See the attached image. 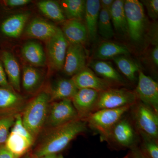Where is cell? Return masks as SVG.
<instances>
[{"instance_id": "e575fe53", "label": "cell", "mask_w": 158, "mask_h": 158, "mask_svg": "<svg viewBox=\"0 0 158 158\" xmlns=\"http://www.w3.org/2000/svg\"><path fill=\"white\" fill-rule=\"evenodd\" d=\"M0 86L3 88L12 89L11 86L9 85L7 81L6 72L1 61H0Z\"/></svg>"}, {"instance_id": "ac0fdd59", "label": "cell", "mask_w": 158, "mask_h": 158, "mask_svg": "<svg viewBox=\"0 0 158 158\" xmlns=\"http://www.w3.org/2000/svg\"><path fill=\"white\" fill-rule=\"evenodd\" d=\"M89 66L103 79L116 85H125L123 77L109 62L103 60H93L89 62Z\"/></svg>"}, {"instance_id": "4316f807", "label": "cell", "mask_w": 158, "mask_h": 158, "mask_svg": "<svg viewBox=\"0 0 158 158\" xmlns=\"http://www.w3.org/2000/svg\"><path fill=\"white\" fill-rule=\"evenodd\" d=\"M62 3V10L68 19L82 20L85 17L86 1L64 0Z\"/></svg>"}, {"instance_id": "60d3db41", "label": "cell", "mask_w": 158, "mask_h": 158, "mask_svg": "<svg viewBox=\"0 0 158 158\" xmlns=\"http://www.w3.org/2000/svg\"><path fill=\"white\" fill-rule=\"evenodd\" d=\"M41 158H64L62 155L60 154H56L49 155L43 157Z\"/></svg>"}, {"instance_id": "5b68a950", "label": "cell", "mask_w": 158, "mask_h": 158, "mask_svg": "<svg viewBox=\"0 0 158 158\" xmlns=\"http://www.w3.org/2000/svg\"><path fill=\"white\" fill-rule=\"evenodd\" d=\"M133 106L118 109L98 110L90 114L85 121L87 122L88 128L99 134L101 138L128 113Z\"/></svg>"}, {"instance_id": "7a4b0ae2", "label": "cell", "mask_w": 158, "mask_h": 158, "mask_svg": "<svg viewBox=\"0 0 158 158\" xmlns=\"http://www.w3.org/2000/svg\"><path fill=\"white\" fill-rule=\"evenodd\" d=\"M128 113L100 138L101 141L107 142L110 149L117 151L126 149L130 150L139 145V133L130 115H127Z\"/></svg>"}, {"instance_id": "8fae6325", "label": "cell", "mask_w": 158, "mask_h": 158, "mask_svg": "<svg viewBox=\"0 0 158 158\" xmlns=\"http://www.w3.org/2000/svg\"><path fill=\"white\" fill-rule=\"evenodd\" d=\"M100 92L92 89H79L72 99L79 118L85 120L94 112Z\"/></svg>"}, {"instance_id": "5bb4252c", "label": "cell", "mask_w": 158, "mask_h": 158, "mask_svg": "<svg viewBox=\"0 0 158 158\" xmlns=\"http://www.w3.org/2000/svg\"><path fill=\"white\" fill-rule=\"evenodd\" d=\"M61 30L69 44L83 45L88 40V31L82 20H66Z\"/></svg>"}, {"instance_id": "7c38bea8", "label": "cell", "mask_w": 158, "mask_h": 158, "mask_svg": "<svg viewBox=\"0 0 158 158\" xmlns=\"http://www.w3.org/2000/svg\"><path fill=\"white\" fill-rule=\"evenodd\" d=\"M75 85L79 89H92L101 92L111 88L116 84L98 77L89 69L85 68L72 78Z\"/></svg>"}, {"instance_id": "cb8c5ba5", "label": "cell", "mask_w": 158, "mask_h": 158, "mask_svg": "<svg viewBox=\"0 0 158 158\" xmlns=\"http://www.w3.org/2000/svg\"><path fill=\"white\" fill-rule=\"evenodd\" d=\"M33 143L25 137L11 132L5 142V146L15 158H19L27 151Z\"/></svg>"}, {"instance_id": "3957f363", "label": "cell", "mask_w": 158, "mask_h": 158, "mask_svg": "<svg viewBox=\"0 0 158 158\" xmlns=\"http://www.w3.org/2000/svg\"><path fill=\"white\" fill-rule=\"evenodd\" d=\"M50 102L49 94L42 92L26 107L22 117L23 123L34 138L37 135L45 124L49 109Z\"/></svg>"}, {"instance_id": "44dd1931", "label": "cell", "mask_w": 158, "mask_h": 158, "mask_svg": "<svg viewBox=\"0 0 158 158\" xmlns=\"http://www.w3.org/2000/svg\"><path fill=\"white\" fill-rule=\"evenodd\" d=\"M124 1H114L110 11L111 22L115 31L122 36L128 34V27L124 9Z\"/></svg>"}, {"instance_id": "7402d4cb", "label": "cell", "mask_w": 158, "mask_h": 158, "mask_svg": "<svg viewBox=\"0 0 158 158\" xmlns=\"http://www.w3.org/2000/svg\"><path fill=\"white\" fill-rule=\"evenodd\" d=\"M22 55L31 65L36 66L45 65L46 59L42 47L38 43L30 41L23 46Z\"/></svg>"}, {"instance_id": "277c9868", "label": "cell", "mask_w": 158, "mask_h": 158, "mask_svg": "<svg viewBox=\"0 0 158 158\" xmlns=\"http://www.w3.org/2000/svg\"><path fill=\"white\" fill-rule=\"evenodd\" d=\"M129 112L130 117L138 133L158 140V113L139 100Z\"/></svg>"}, {"instance_id": "836d02e7", "label": "cell", "mask_w": 158, "mask_h": 158, "mask_svg": "<svg viewBox=\"0 0 158 158\" xmlns=\"http://www.w3.org/2000/svg\"><path fill=\"white\" fill-rule=\"evenodd\" d=\"M142 5L145 6L148 14L152 19H157L158 17V0H146L141 1Z\"/></svg>"}, {"instance_id": "9a60e30c", "label": "cell", "mask_w": 158, "mask_h": 158, "mask_svg": "<svg viewBox=\"0 0 158 158\" xmlns=\"http://www.w3.org/2000/svg\"><path fill=\"white\" fill-rule=\"evenodd\" d=\"M30 13L23 12L11 15L3 22L1 30L5 36L11 38H17L22 33Z\"/></svg>"}, {"instance_id": "d6986e66", "label": "cell", "mask_w": 158, "mask_h": 158, "mask_svg": "<svg viewBox=\"0 0 158 158\" xmlns=\"http://www.w3.org/2000/svg\"><path fill=\"white\" fill-rule=\"evenodd\" d=\"M129 54V50L125 45L106 41L102 43L98 46L94 54V58L96 60L104 61Z\"/></svg>"}, {"instance_id": "d6a6232c", "label": "cell", "mask_w": 158, "mask_h": 158, "mask_svg": "<svg viewBox=\"0 0 158 158\" xmlns=\"http://www.w3.org/2000/svg\"><path fill=\"white\" fill-rule=\"evenodd\" d=\"M11 132L17 133L18 134L23 136L27 138L30 141H34V138L32 137L30 133L26 129L23 123L22 116L20 115H17L15 116V121Z\"/></svg>"}, {"instance_id": "f1b7e54d", "label": "cell", "mask_w": 158, "mask_h": 158, "mask_svg": "<svg viewBox=\"0 0 158 158\" xmlns=\"http://www.w3.org/2000/svg\"><path fill=\"white\" fill-rule=\"evenodd\" d=\"M42 76L39 71L31 66L24 67L23 75V86L29 92H33L39 87Z\"/></svg>"}, {"instance_id": "ffe728a7", "label": "cell", "mask_w": 158, "mask_h": 158, "mask_svg": "<svg viewBox=\"0 0 158 158\" xmlns=\"http://www.w3.org/2000/svg\"><path fill=\"white\" fill-rule=\"evenodd\" d=\"M2 59L11 86L15 90L20 91V70L17 60L12 54L8 52H3Z\"/></svg>"}, {"instance_id": "8d00e7d4", "label": "cell", "mask_w": 158, "mask_h": 158, "mask_svg": "<svg viewBox=\"0 0 158 158\" xmlns=\"http://www.w3.org/2000/svg\"><path fill=\"white\" fill-rule=\"evenodd\" d=\"M153 48L151 52V59L154 64L157 67L158 65V44H154Z\"/></svg>"}, {"instance_id": "74e56055", "label": "cell", "mask_w": 158, "mask_h": 158, "mask_svg": "<svg viewBox=\"0 0 158 158\" xmlns=\"http://www.w3.org/2000/svg\"><path fill=\"white\" fill-rule=\"evenodd\" d=\"M0 158H15L13 154L9 151L5 145H0Z\"/></svg>"}, {"instance_id": "7bdbcfd3", "label": "cell", "mask_w": 158, "mask_h": 158, "mask_svg": "<svg viewBox=\"0 0 158 158\" xmlns=\"http://www.w3.org/2000/svg\"><path fill=\"white\" fill-rule=\"evenodd\" d=\"M26 158H31L30 157H29V156H27V157H26Z\"/></svg>"}, {"instance_id": "484cf974", "label": "cell", "mask_w": 158, "mask_h": 158, "mask_svg": "<svg viewBox=\"0 0 158 158\" xmlns=\"http://www.w3.org/2000/svg\"><path fill=\"white\" fill-rule=\"evenodd\" d=\"M37 6L43 14L54 21L64 22L66 20L62 7L58 2L50 0L40 1Z\"/></svg>"}, {"instance_id": "d590c367", "label": "cell", "mask_w": 158, "mask_h": 158, "mask_svg": "<svg viewBox=\"0 0 158 158\" xmlns=\"http://www.w3.org/2000/svg\"><path fill=\"white\" fill-rule=\"evenodd\" d=\"M30 0H7L5 1L6 6L10 7H20L31 2Z\"/></svg>"}, {"instance_id": "30bf717a", "label": "cell", "mask_w": 158, "mask_h": 158, "mask_svg": "<svg viewBox=\"0 0 158 158\" xmlns=\"http://www.w3.org/2000/svg\"><path fill=\"white\" fill-rule=\"evenodd\" d=\"M68 45L62 30L58 27L56 34L47 41L49 61L54 69H63Z\"/></svg>"}, {"instance_id": "603a6c76", "label": "cell", "mask_w": 158, "mask_h": 158, "mask_svg": "<svg viewBox=\"0 0 158 158\" xmlns=\"http://www.w3.org/2000/svg\"><path fill=\"white\" fill-rule=\"evenodd\" d=\"M78 89L73 80L71 79H61L58 81L51 91L50 101L72 100Z\"/></svg>"}, {"instance_id": "d4e9b609", "label": "cell", "mask_w": 158, "mask_h": 158, "mask_svg": "<svg viewBox=\"0 0 158 158\" xmlns=\"http://www.w3.org/2000/svg\"><path fill=\"white\" fill-rule=\"evenodd\" d=\"M23 99L12 89L0 87V110L14 112L22 107Z\"/></svg>"}, {"instance_id": "8992f818", "label": "cell", "mask_w": 158, "mask_h": 158, "mask_svg": "<svg viewBox=\"0 0 158 158\" xmlns=\"http://www.w3.org/2000/svg\"><path fill=\"white\" fill-rule=\"evenodd\" d=\"M138 100L135 91L124 88H110L99 92L94 112L133 106Z\"/></svg>"}, {"instance_id": "ab89813d", "label": "cell", "mask_w": 158, "mask_h": 158, "mask_svg": "<svg viewBox=\"0 0 158 158\" xmlns=\"http://www.w3.org/2000/svg\"><path fill=\"white\" fill-rule=\"evenodd\" d=\"M129 151L131 153L132 158H142L138 146L134 148Z\"/></svg>"}, {"instance_id": "2e32d148", "label": "cell", "mask_w": 158, "mask_h": 158, "mask_svg": "<svg viewBox=\"0 0 158 158\" xmlns=\"http://www.w3.org/2000/svg\"><path fill=\"white\" fill-rule=\"evenodd\" d=\"M100 10L99 0L86 1L84 17L85 24L88 31V37L92 41H94L97 37L98 24Z\"/></svg>"}, {"instance_id": "f546056e", "label": "cell", "mask_w": 158, "mask_h": 158, "mask_svg": "<svg viewBox=\"0 0 158 158\" xmlns=\"http://www.w3.org/2000/svg\"><path fill=\"white\" fill-rule=\"evenodd\" d=\"M139 133L140 142L138 148L141 154L146 158H158V140Z\"/></svg>"}, {"instance_id": "e0dca14e", "label": "cell", "mask_w": 158, "mask_h": 158, "mask_svg": "<svg viewBox=\"0 0 158 158\" xmlns=\"http://www.w3.org/2000/svg\"><path fill=\"white\" fill-rule=\"evenodd\" d=\"M58 27L40 19L31 21L26 29V34L33 38L48 40L56 34Z\"/></svg>"}, {"instance_id": "83f0119b", "label": "cell", "mask_w": 158, "mask_h": 158, "mask_svg": "<svg viewBox=\"0 0 158 158\" xmlns=\"http://www.w3.org/2000/svg\"><path fill=\"white\" fill-rule=\"evenodd\" d=\"M113 60L119 71L128 80L131 82L137 80L136 73L140 69L136 62L125 56H118L113 58Z\"/></svg>"}, {"instance_id": "6da1fadb", "label": "cell", "mask_w": 158, "mask_h": 158, "mask_svg": "<svg viewBox=\"0 0 158 158\" xmlns=\"http://www.w3.org/2000/svg\"><path fill=\"white\" fill-rule=\"evenodd\" d=\"M88 128L86 121L78 118L53 128L37 150L35 155L41 158L49 155L59 154L77 136L86 133Z\"/></svg>"}, {"instance_id": "4fadbf2b", "label": "cell", "mask_w": 158, "mask_h": 158, "mask_svg": "<svg viewBox=\"0 0 158 158\" xmlns=\"http://www.w3.org/2000/svg\"><path fill=\"white\" fill-rule=\"evenodd\" d=\"M87 55L83 45L69 44L65 62L64 73L73 77L86 68Z\"/></svg>"}, {"instance_id": "ba28073f", "label": "cell", "mask_w": 158, "mask_h": 158, "mask_svg": "<svg viewBox=\"0 0 158 158\" xmlns=\"http://www.w3.org/2000/svg\"><path fill=\"white\" fill-rule=\"evenodd\" d=\"M79 118L71 100L55 102L49 109L45 124L54 128Z\"/></svg>"}, {"instance_id": "f35d334b", "label": "cell", "mask_w": 158, "mask_h": 158, "mask_svg": "<svg viewBox=\"0 0 158 158\" xmlns=\"http://www.w3.org/2000/svg\"><path fill=\"white\" fill-rule=\"evenodd\" d=\"M114 2V0H101V1H100L101 9L110 11Z\"/></svg>"}, {"instance_id": "52a82bcc", "label": "cell", "mask_w": 158, "mask_h": 158, "mask_svg": "<svg viewBox=\"0 0 158 158\" xmlns=\"http://www.w3.org/2000/svg\"><path fill=\"white\" fill-rule=\"evenodd\" d=\"M124 9L128 34L133 42H140L144 36L146 26L143 5L138 0H126L124 1Z\"/></svg>"}, {"instance_id": "9c48e42d", "label": "cell", "mask_w": 158, "mask_h": 158, "mask_svg": "<svg viewBox=\"0 0 158 158\" xmlns=\"http://www.w3.org/2000/svg\"><path fill=\"white\" fill-rule=\"evenodd\" d=\"M138 100L158 113V84L141 70L138 71V85L135 90Z\"/></svg>"}, {"instance_id": "b9f144b4", "label": "cell", "mask_w": 158, "mask_h": 158, "mask_svg": "<svg viewBox=\"0 0 158 158\" xmlns=\"http://www.w3.org/2000/svg\"><path fill=\"white\" fill-rule=\"evenodd\" d=\"M121 158H132V154L131 153V151H129L127 154L125 156Z\"/></svg>"}, {"instance_id": "4dcf8cb0", "label": "cell", "mask_w": 158, "mask_h": 158, "mask_svg": "<svg viewBox=\"0 0 158 158\" xmlns=\"http://www.w3.org/2000/svg\"><path fill=\"white\" fill-rule=\"evenodd\" d=\"M98 31L99 34L105 39H110L114 35L110 12L107 10L101 9L100 11Z\"/></svg>"}, {"instance_id": "1f68e13d", "label": "cell", "mask_w": 158, "mask_h": 158, "mask_svg": "<svg viewBox=\"0 0 158 158\" xmlns=\"http://www.w3.org/2000/svg\"><path fill=\"white\" fill-rule=\"evenodd\" d=\"M15 117L8 116L0 119V145L6 142L9 135V130L13 126Z\"/></svg>"}]
</instances>
